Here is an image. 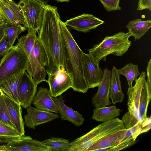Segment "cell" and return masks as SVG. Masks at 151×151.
Wrapping results in <instances>:
<instances>
[{"label":"cell","mask_w":151,"mask_h":151,"mask_svg":"<svg viewBox=\"0 0 151 151\" xmlns=\"http://www.w3.org/2000/svg\"><path fill=\"white\" fill-rule=\"evenodd\" d=\"M0 25L3 29L4 35L12 47L20 34L26 30L22 25L8 23L5 21L0 24Z\"/></svg>","instance_id":"cell-26"},{"label":"cell","mask_w":151,"mask_h":151,"mask_svg":"<svg viewBox=\"0 0 151 151\" xmlns=\"http://www.w3.org/2000/svg\"><path fill=\"white\" fill-rule=\"evenodd\" d=\"M151 27V20L144 21L139 19L130 21L126 26L135 40L141 38Z\"/></svg>","instance_id":"cell-22"},{"label":"cell","mask_w":151,"mask_h":151,"mask_svg":"<svg viewBox=\"0 0 151 151\" xmlns=\"http://www.w3.org/2000/svg\"><path fill=\"white\" fill-rule=\"evenodd\" d=\"M151 116L147 117L145 121L140 120L132 127L127 130L123 139L120 143L130 140L135 141L141 134L148 132L151 128Z\"/></svg>","instance_id":"cell-23"},{"label":"cell","mask_w":151,"mask_h":151,"mask_svg":"<svg viewBox=\"0 0 151 151\" xmlns=\"http://www.w3.org/2000/svg\"><path fill=\"white\" fill-rule=\"evenodd\" d=\"M127 130L125 129L111 133L94 143L86 151H95L99 149L116 146L123 139Z\"/></svg>","instance_id":"cell-20"},{"label":"cell","mask_w":151,"mask_h":151,"mask_svg":"<svg viewBox=\"0 0 151 151\" xmlns=\"http://www.w3.org/2000/svg\"><path fill=\"white\" fill-rule=\"evenodd\" d=\"M57 1L58 2H68L70 0H55Z\"/></svg>","instance_id":"cell-40"},{"label":"cell","mask_w":151,"mask_h":151,"mask_svg":"<svg viewBox=\"0 0 151 151\" xmlns=\"http://www.w3.org/2000/svg\"><path fill=\"white\" fill-rule=\"evenodd\" d=\"M83 66L84 77L89 88L98 87L104 73L99 63L95 61L91 55L83 52Z\"/></svg>","instance_id":"cell-7"},{"label":"cell","mask_w":151,"mask_h":151,"mask_svg":"<svg viewBox=\"0 0 151 151\" xmlns=\"http://www.w3.org/2000/svg\"><path fill=\"white\" fill-rule=\"evenodd\" d=\"M50 148V151H69L71 143L66 139L52 137L41 142Z\"/></svg>","instance_id":"cell-28"},{"label":"cell","mask_w":151,"mask_h":151,"mask_svg":"<svg viewBox=\"0 0 151 151\" xmlns=\"http://www.w3.org/2000/svg\"><path fill=\"white\" fill-rule=\"evenodd\" d=\"M3 95L10 118L16 130L21 136L24 135V123L22 118L20 104Z\"/></svg>","instance_id":"cell-19"},{"label":"cell","mask_w":151,"mask_h":151,"mask_svg":"<svg viewBox=\"0 0 151 151\" xmlns=\"http://www.w3.org/2000/svg\"><path fill=\"white\" fill-rule=\"evenodd\" d=\"M4 145L6 151H50L49 147L31 137Z\"/></svg>","instance_id":"cell-18"},{"label":"cell","mask_w":151,"mask_h":151,"mask_svg":"<svg viewBox=\"0 0 151 151\" xmlns=\"http://www.w3.org/2000/svg\"><path fill=\"white\" fill-rule=\"evenodd\" d=\"M45 4L38 0H20L18 4L25 19L24 26L28 30L38 32L41 25Z\"/></svg>","instance_id":"cell-6"},{"label":"cell","mask_w":151,"mask_h":151,"mask_svg":"<svg viewBox=\"0 0 151 151\" xmlns=\"http://www.w3.org/2000/svg\"><path fill=\"white\" fill-rule=\"evenodd\" d=\"M151 99V91L148 88L146 80L142 88L139 103V116L140 120H145L147 115V107Z\"/></svg>","instance_id":"cell-27"},{"label":"cell","mask_w":151,"mask_h":151,"mask_svg":"<svg viewBox=\"0 0 151 151\" xmlns=\"http://www.w3.org/2000/svg\"><path fill=\"white\" fill-rule=\"evenodd\" d=\"M120 112V110L115 105L95 108L92 118L97 122H105L119 116Z\"/></svg>","instance_id":"cell-24"},{"label":"cell","mask_w":151,"mask_h":151,"mask_svg":"<svg viewBox=\"0 0 151 151\" xmlns=\"http://www.w3.org/2000/svg\"><path fill=\"white\" fill-rule=\"evenodd\" d=\"M135 142V141L132 140L120 143L116 146L112 147L109 150V151H119L133 145Z\"/></svg>","instance_id":"cell-34"},{"label":"cell","mask_w":151,"mask_h":151,"mask_svg":"<svg viewBox=\"0 0 151 151\" xmlns=\"http://www.w3.org/2000/svg\"><path fill=\"white\" fill-rule=\"evenodd\" d=\"M38 1L43 4H47L45 0H38Z\"/></svg>","instance_id":"cell-41"},{"label":"cell","mask_w":151,"mask_h":151,"mask_svg":"<svg viewBox=\"0 0 151 151\" xmlns=\"http://www.w3.org/2000/svg\"><path fill=\"white\" fill-rule=\"evenodd\" d=\"M147 79L146 81L149 89L151 91V59L148 63L147 68Z\"/></svg>","instance_id":"cell-36"},{"label":"cell","mask_w":151,"mask_h":151,"mask_svg":"<svg viewBox=\"0 0 151 151\" xmlns=\"http://www.w3.org/2000/svg\"><path fill=\"white\" fill-rule=\"evenodd\" d=\"M146 77L145 73L142 71L139 77L135 81V85L129 87L127 91L128 112L140 120L139 113V103L141 92L146 80Z\"/></svg>","instance_id":"cell-11"},{"label":"cell","mask_w":151,"mask_h":151,"mask_svg":"<svg viewBox=\"0 0 151 151\" xmlns=\"http://www.w3.org/2000/svg\"><path fill=\"white\" fill-rule=\"evenodd\" d=\"M111 147L102 148L96 150L95 151H109V150L111 148Z\"/></svg>","instance_id":"cell-38"},{"label":"cell","mask_w":151,"mask_h":151,"mask_svg":"<svg viewBox=\"0 0 151 151\" xmlns=\"http://www.w3.org/2000/svg\"><path fill=\"white\" fill-rule=\"evenodd\" d=\"M132 34L129 32H120L113 35L106 36L100 42L87 50L95 61L99 63L101 60L105 61L108 55L122 56L128 50L131 42L129 40Z\"/></svg>","instance_id":"cell-3"},{"label":"cell","mask_w":151,"mask_h":151,"mask_svg":"<svg viewBox=\"0 0 151 151\" xmlns=\"http://www.w3.org/2000/svg\"><path fill=\"white\" fill-rule=\"evenodd\" d=\"M24 71L12 75L0 82V91L19 104L18 88Z\"/></svg>","instance_id":"cell-15"},{"label":"cell","mask_w":151,"mask_h":151,"mask_svg":"<svg viewBox=\"0 0 151 151\" xmlns=\"http://www.w3.org/2000/svg\"><path fill=\"white\" fill-rule=\"evenodd\" d=\"M60 19L57 7L45 4L37 39L46 54L47 66L46 71L47 74L65 70L64 43L59 24Z\"/></svg>","instance_id":"cell-1"},{"label":"cell","mask_w":151,"mask_h":151,"mask_svg":"<svg viewBox=\"0 0 151 151\" xmlns=\"http://www.w3.org/2000/svg\"><path fill=\"white\" fill-rule=\"evenodd\" d=\"M0 12L6 22L24 26L25 25L22 11L13 0H0Z\"/></svg>","instance_id":"cell-14"},{"label":"cell","mask_w":151,"mask_h":151,"mask_svg":"<svg viewBox=\"0 0 151 151\" xmlns=\"http://www.w3.org/2000/svg\"><path fill=\"white\" fill-rule=\"evenodd\" d=\"M1 23H0V24H1Z\"/></svg>","instance_id":"cell-44"},{"label":"cell","mask_w":151,"mask_h":151,"mask_svg":"<svg viewBox=\"0 0 151 151\" xmlns=\"http://www.w3.org/2000/svg\"><path fill=\"white\" fill-rule=\"evenodd\" d=\"M30 137L21 136L16 130L0 121V143L7 144Z\"/></svg>","instance_id":"cell-25"},{"label":"cell","mask_w":151,"mask_h":151,"mask_svg":"<svg viewBox=\"0 0 151 151\" xmlns=\"http://www.w3.org/2000/svg\"><path fill=\"white\" fill-rule=\"evenodd\" d=\"M4 21H5V20L3 18H0V24Z\"/></svg>","instance_id":"cell-42"},{"label":"cell","mask_w":151,"mask_h":151,"mask_svg":"<svg viewBox=\"0 0 151 151\" xmlns=\"http://www.w3.org/2000/svg\"><path fill=\"white\" fill-rule=\"evenodd\" d=\"M27 113L24 116V124L35 129L36 127L59 118L57 114L39 109L31 106L27 108Z\"/></svg>","instance_id":"cell-12"},{"label":"cell","mask_w":151,"mask_h":151,"mask_svg":"<svg viewBox=\"0 0 151 151\" xmlns=\"http://www.w3.org/2000/svg\"><path fill=\"white\" fill-rule=\"evenodd\" d=\"M4 35V31L0 24V41L2 39Z\"/></svg>","instance_id":"cell-37"},{"label":"cell","mask_w":151,"mask_h":151,"mask_svg":"<svg viewBox=\"0 0 151 151\" xmlns=\"http://www.w3.org/2000/svg\"><path fill=\"white\" fill-rule=\"evenodd\" d=\"M59 24L64 43L65 69L72 79L71 88L75 91L86 93L89 88L83 74V52L76 42L65 22L60 19Z\"/></svg>","instance_id":"cell-2"},{"label":"cell","mask_w":151,"mask_h":151,"mask_svg":"<svg viewBox=\"0 0 151 151\" xmlns=\"http://www.w3.org/2000/svg\"><path fill=\"white\" fill-rule=\"evenodd\" d=\"M126 129L118 118L103 122L82 136L71 142L69 151H86L103 138L116 132Z\"/></svg>","instance_id":"cell-4"},{"label":"cell","mask_w":151,"mask_h":151,"mask_svg":"<svg viewBox=\"0 0 151 151\" xmlns=\"http://www.w3.org/2000/svg\"><path fill=\"white\" fill-rule=\"evenodd\" d=\"M145 9L151 11V0H139L137 9L141 11Z\"/></svg>","instance_id":"cell-35"},{"label":"cell","mask_w":151,"mask_h":151,"mask_svg":"<svg viewBox=\"0 0 151 151\" xmlns=\"http://www.w3.org/2000/svg\"><path fill=\"white\" fill-rule=\"evenodd\" d=\"M28 59L17 45L12 46L0 59V82L19 72L26 70Z\"/></svg>","instance_id":"cell-5"},{"label":"cell","mask_w":151,"mask_h":151,"mask_svg":"<svg viewBox=\"0 0 151 151\" xmlns=\"http://www.w3.org/2000/svg\"><path fill=\"white\" fill-rule=\"evenodd\" d=\"M105 9L108 12L121 9L119 6L120 0H99Z\"/></svg>","instance_id":"cell-32"},{"label":"cell","mask_w":151,"mask_h":151,"mask_svg":"<svg viewBox=\"0 0 151 151\" xmlns=\"http://www.w3.org/2000/svg\"><path fill=\"white\" fill-rule=\"evenodd\" d=\"M104 21L91 14H83L67 20V26L78 32H89L104 23Z\"/></svg>","instance_id":"cell-10"},{"label":"cell","mask_w":151,"mask_h":151,"mask_svg":"<svg viewBox=\"0 0 151 151\" xmlns=\"http://www.w3.org/2000/svg\"><path fill=\"white\" fill-rule=\"evenodd\" d=\"M109 97L114 104L122 102L124 95L121 87V82L117 69L113 66L111 70Z\"/></svg>","instance_id":"cell-21"},{"label":"cell","mask_w":151,"mask_h":151,"mask_svg":"<svg viewBox=\"0 0 151 151\" xmlns=\"http://www.w3.org/2000/svg\"><path fill=\"white\" fill-rule=\"evenodd\" d=\"M47 83L49 91L53 98L58 97L71 88L72 81L65 70H59L52 74H48Z\"/></svg>","instance_id":"cell-8"},{"label":"cell","mask_w":151,"mask_h":151,"mask_svg":"<svg viewBox=\"0 0 151 151\" xmlns=\"http://www.w3.org/2000/svg\"><path fill=\"white\" fill-rule=\"evenodd\" d=\"M12 47L7 38L4 35L0 41V57L4 55Z\"/></svg>","instance_id":"cell-33"},{"label":"cell","mask_w":151,"mask_h":151,"mask_svg":"<svg viewBox=\"0 0 151 151\" xmlns=\"http://www.w3.org/2000/svg\"><path fill=\"white\" fill-rule=\"evenodd\" d=\"M32 103L39 109L57 114L58 113L53 97L47 88H39Z\"/></svg>","instance_id":"cell-17"},{"label":"cell","mask_w":151,"mask_h":151,"mask_svg":"<svg viewBox=\"0 0 151 151\" xmlns=\"http://www.w3.org/2000/svg\"><path fill=\"white\" fill-rule=\"evenodd\" d=\"M111 74V71L106 68L102 79L98 86V91L92 99V104L95 108L106 106L112 103L109 100Z\"/></svg>","instance_id":"cell-9"},{"label":"cell","mask_w":151,"mask_h":151,"mask_svg":"<svg viewBox=\"0 0 151 151\" xmlns=\"http://www.w3.org/2000/svg\"><path fill=\"white\" fill-rule=\"evenodd\" d=\"M37 92V87L32 78L24 70L18 88L21 107L26 109L31 106Z\"/></svg>","instance_id":"cell-13"},{"label":"cell","mask_w":151,"mask_h":151,"mask_svg":"<svg viewBox=\"0 0 151 151\" xmlns=\"http://www.w3.org/2000/svg\"><path fill=\"white\" fill-rule=\"evenodd\" d=\"M0 151H6V148L4 145H0Z\"/></svg>","instance_id":"cell-39"},{"label":"cell","mask_w":151,"mask_h":151,"mask_svg":"<svg viewBox=\"0 0 151 151\" xmlns=\"http://www.w3.org/2000/svg\"><path fill=\"white\" fill-rule=\"evenodd\" d=\"M1 94V92L0 91V95Z\"/></svg>","instance_id":"cell-43"},{"label":"cell","mask_w":151,"mask_h":151,"mask_svg":"<svg viewBox=\"0 0 151 151\" xmlns=\"http://www.w3.org/2000/svg\"><path fill=\"white\" fill-rule=\"evenodd\" d=\"M53 98V99L57 106L61 120L70 122L76 127L82 125L85 120L82 115L77 111L74 110L71 108L67 106L62 95Z\"/></svg>","instance_id":"cell-16"},{"label":"cell","mask_w":151,"mask_h":151,"mask_svg":"<svg viewBox=\"0 0 151 151\" xmlns=\"http://www.w3.org/2000/svg\"><path fill=\"white\" fill-rule=\"evenodd\" d=\"M1 94L0 95V121L4 123L16 130L10 118L4 95L1 92Z\"/></svg>","instance_id":"cell-31"},{"label":"cell","mask_w":151,"mask_h":151,"mask_svg":"<svg viewBox=\"0 0 151 151\" xmlns=\"http://www.w3.org/2000/svg\"><path fill=\"white\" fill-rule=\"evenodd\" d=\"M117 71L119 75H122L126 78L129 87L132 86L133 81L136 80L140 74L138 65H134L131 63L120 69H117Z\"/></svg>","instance_id":"cell-29"},{"label":"cell","mask_w":151,"mask_h":151,"mask_svg":"<svg viewBox=\"0 0 151 151\" xmlns=\"http://www.w3.org/2000/svg\"><path fill=\"white\" fill-rule=\"evenodd\" d=\"M34 54L37 61L43 67L47 66V59L46 53L41 43L36 39L34 45Z\"/></svg>","instance_id":"cell-30"}]
</instances>
